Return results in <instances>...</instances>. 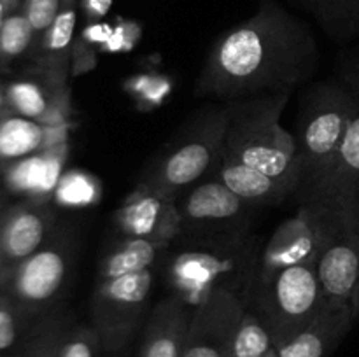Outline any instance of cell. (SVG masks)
Wrapping results in <instances>:
<instances>
[{"instance_id": "6da1fadb", "label": "cell", "mask_w": 359, "mask_h": 357, "mask_svg": "<svg viewBox=\"0 0 359 357\" xmlns=\"http://www.w3.org/2000/svg\"><path fill=\"white\" fill-rule=\"evenodd\" d=\"M319 49L300 18L273 0H262L249 20L217 37L198 74L195 94L235 102L290 93L314 77Z\"/></svg>"}, {"instance_id": "7a4b0ae2", "label": "cell", "mask_w": 359, "mask_h": 357, "mask_svg": "<svg viewBox=\"0 0 359 357\" xmlns=\"http://www.w3.org/2000/svg\"><path fill=\"white\" fill-rule=\"evenodd\" d=\"M259 251L251 234L231 240L177 238L161 262V272L172 296L189 308L221 290L241 294L249 301Z\"/></svg>"}, {"instance_id": "3957f363", "label": "cell", "mask_w": 359, "mask_h": 357, "mask_svg": "<svg viewBox=\"0 0 359 357\" xmlns=\"http://www.w3.org/2000/svg\"><path fill=\"white\" fill-rule=\"evenodd\" d=\"M290 93L226 102L224 160L241 161L277 178L300 184L302 164L293 133L280 125Z\"/></svg>"}, {"instance_id": "277c9868", "label": "cell", "mask_w": 359, "mask_h": 357, "mask_svg": "<svg viewBox=\"0 0 359 357\" xmlns=\"http://www.w3.org/2000/svg\"><path fill=\"white\" fill-rule=\"evenodd\" d=\"M228 121V108L221 102L196 111L154 158L137 184L177 200L189 188L209 178L223 156Z\"/></svg>"}, {"instance_id": "5b68a950", "label": "cell", "mask_w": 359, "mask_h": 357, "mask_svg": "<svg viewBox=\"0 0 359 357\" xmlns=\"http://www.w3.org/2000/svg\"><path fill=\"white\" fill-rule=\"evenodd\" d=\"M358 107V94L340 77L309 84L302 93L293 135L302 164L298 186L318 177L335 158Z\"/></svg>"}, {"instance_id": "8992f818", "label": "cell", "mask_w": 359, "mask_h": 357, "mask_svg": "<svg viewBox=\"0 0 359 357\" xmlns=\"http://www.w3.org/2000/svg\"><path fill=\"white\" fill-rule=\"evenodd\" d=\"M249 304L265 318L273 346L307 328L325 308V294L316 262L287 266L251 290Z\"/></svg>"}, {"instance_id": "52a82bcc", "label": "cell", "mask_w": 359, "mask_h": 357, "mask_svg": "<svg viewBox=\"0 0 359 357\" xmlns=\"http://www.w3.org/2000/svg\"><path fill=\"white\" fill-rule=\"evenodd\" d=\"M179 238L231 240L248 237L258 206L242 200L224 182L209 177L177 198Z\"/></svg>"}, {"instance_id": "ba28073f", "label": "cell", "mask_w": 359, "mask_h": 357, "mask_svg": "<svg viewBox=\"0 0 359 357\" xmlns=\"http://www.w3.org/2000/svg\"><path fill=\"white\" fill-rule=\"evenodd\" d=\"M154 282L156 270L97 282L90 315L105 354H118L133 338L147 310Z\"/></svg>"}, {"instance_id": "9c48e42d", "label": "cell", "mask_w": 359, "mask_h": 357, "mask_svg": "<svg viewBox=\"0 0 359 357\" xmlns=\"http://www.w3.org/2000/svg\"><path fill=\"white\" fill-rule=\"evenodd\" d=\"M340 79L346 80L359 98V69L347 65ZM293 200L298 206L325 212L359 205V107L339 153L318 177L298 186Z\"/></svg>"}, {"instance_id": "30bf717a", "label": "cell", "mask_w": 359, "mask_h": 357, "mask_svg": "<svg viewBox=\"0 0 359 357\" xmlns=\"http://www.w3.org/2000/svg\"><path fill=\"white\" fill-rule=\"evenodd\" d=\"M328 214V234L316 270L325 301L351 304L359 287V205Z\"/></svg>"}, {"instance_id": "8fae6325", "label": "cell", "mask_w": 359, "mask_h": 357, "mask_svg": "<svg viewBox=\"0 0 359 357\" xmlns=\"http://www.w3.org/2000/svg\"><path fill=\"white\" fill-rule=\"evenodd\" d=\"M328 226V212L312 206H298L297 214L280 223L259 251L258 270L251 290L266 282L279 270L318 261Z\"/></svg>"}, {"instance_id": "7c38bea8", "label": "cell", "mask_w": 359, "mask_h": 357, "mask_svg": "<svg viewBox=\"0 0 359 357\" xmlns=\"http://www.w3.org/2000/svg\"><path fill=\"white\" fill-rule=\"evenodd\" d=\"M245 307V296L221 290L193 308L182 357H230Z\"/></svg>"}, {"instance_id": "4fadbf2b", "label": "cell", "mask_w": 359, "mask_h": 357, "mask_svg": "<svg viewBox=\"0 0 359 357\" xmlns=\"http://www.w3.org/2000/svg\"><path fill=\"white\" fill-rule=\"evenodd\" d=\"M114 224L123 237L172 244L181 234L177 200L137 184L114 212Z\"/></svg>"}, {"instance_id": "5bb4252c", "label": "cell", "mask_w": 359, "mask_h": 357, "mask_svg": "<svg viewBox=\"0 0 359 357\" xmlns=\"http://www.w3.org/2000/svg\"><path fill=\"white\" fill-rule=\"evenodd\" d=\"M356 321L353 307L326 301L321 314L305 329L276 349L277 357H332Z\"/></svg>"}, {"instance_id": "9a60e30c", "label": "cell", "mask_w": 359, "mask_h": 357, "mask_svg": "<svg viewBox=\"0 0 359 357\" xmlns=\"http://www.w3.org/2000/svg\"><path fill=\"white\" fill-rule=\"evenodd\" d=\"M69 248H39L21 262L14 275V293L28 304H46L55 300L69 275Z\"/></svg>"}, {"instance_id": "2e32d148", "label": "cell", "mask_w": 359, "mask_h": 357, "mask_svg": "<svg viewBox=\"0 0 359 357\" xmlns=\"http://www.w3.org/2000/svg\"><path fill=\"white\" fill-rule=\"evenodd\" d=\"M191 312L172 294L158 301L146 322L137 357H182Z\"/></svg>"}, {"instance_id": "e0dca14e", "label": "cell", "mask_w": 359, "mask_h": 357, "mask_svg": "<svg viewBox=\"0 0 359 357\" xmlns=\"http://www.w3.org/2000/svg\"><path fill=\"white\" fill-rule=\"evenodd\" d=\"M210 177L224 182L242 200L258 209L280 205L287 198H293L298 188L294 182L286 178L272 177L241 161L224 160V158H221L219 164Z\"/></svg>"}, {"instance_id": "ac0fdd59", "label": "cell", "mask_w": 359, "mask_h": 357, "mask_svg": "<svg viewBox=\"0 0 359 357\" xmlns=\"http://www.w3.org/2000/svg\"><path fill=\"white\" fill-rule=\"evenodd\" d=\"M170 245V241L123 237L102 258L97 272V282L146 272V270H156V266H160L167 258Z\"/></svg>"}, {"instance_id": "d6986e66", "label": "cell", "mask_w": 359, "mask_h": 357, "mask_svg": "<svg viewBox=\"0 0 359 357\" xmlns=\"http://www.w3.org/2000/svg\"><path fill=\"white\" fill-rule=\"evenodd\" d=\"M49 216L42 210H18L2 230V254L18 266L41 248L48 234Z\"/></svg>"}, {"instance_id": "ffe728a7", "label": "cell", "mask_w": 359, "mask_h": 357, "mask_svg": "<svg viewBox=\"0 0 359 357\" xmlns=\"http://www.w3.org/2000/svg\"><path fill=\"white\" fill-rule=\"evenodd\" d=\"M76 23L77 0H62L58 14L41 42L48 69L51 72V79L60 86H65L67 79H69Z\"/></svg>"}, {"instance_id": "44dd1931", "label": "cell", "mask_w": 359, "mask_h": 357, "mask_svg": "<svg viewBox=\"0 0 359 357\" xmlns=\"http://www.w3.org/2000/svg\"><path fill=\"white\" fill-rule=\"evenodd\" d=\"M307 6L333 41L359 34V0H307Z\"/></svg>"}, {"instance_id": "7402d4cb", "label": "cell", "mask_w": 359, "mask_h": 357, "mask_svg": "<svg viewBox=\"0 0 359 357\" xmlns=\"http://www.w3.org/2000/svg\"><path fill=\"white\" fill-rule=\"evenodd\" d=\"M273 350L276 346L265 318L248 303L235 331L230 357H266Z\"/></svg>"}, {"instance_id": "603a6c76", "label": "cell", "mask_w": 359, "mask_h": 357, "mask_svg": "<svg viewBox=\"0 0 359 357\" xmlns=\"http://www.w3.org/2000/svg\"><path fill=\"white\" fill-rule=\"evenodd\" d=\"M44 140V130L34 119L9 118L0 122V156L21 158L39 149Z\"/></svg>"}, {"instance_id": "cb8c5ba5", "label": "cell", "mask_w": 359, "mask_h": 357, "mask_svg": "<svg viewBox=\"0 0 359 357\" xmlns=\"http://www.w3.org/2000/svg\"><path fill=\"white\" fill-rule=\"evenodd\" d=\"M105 354L97 329L91 324L65 328L60 336L55 357H102Z\"/></svg>"}, {"instance_id": "d4e9b609", "label": "cell", "mask_w": 359, "mask_h": 357, "mask_svg": "<svg viewBox=\"0 0 359 357\" xmlns=\"http://www.w3.org/2000/svg\"><path fill=\"white\" fill-rule=\"evenodd\" d=\"M35 34L25 13H14L0 23V52L7 58H16L30 48Z\"/></svg>"}, {"instance_id": "484cf974", "label": "cell", "mask_w": 359, "mask_h": 357, "mask_svg": "<svg viewBox=\"0 0 359 357\" xmlns=\"http://www.w3.org/2000/svg\"><path fill=\"white\" fill-rule=\"evenodd\" d=\"M7 98H9L14 111L20 112L23 118H42L49 111L48 97L42 91V88L39 84L30 83V80H21V83L13 84L7 91Z\"/></svg>"}, {"instance_id": "4316f807", "label": "cell", "mask_w": 359, "mask_h": 357, "mask_svg": "<svg viewBox=\"0 0 359 357\" xmlns=\"http://www.w3.org/2000/svg\"><path fill=\"white\" fill-rule=\"evenodd\" d=\"M60 4L62 0H25L23 13L30 21L34 34L41 37V42L58 14Z\"/></svg>"}, {"instance_id": "83f0119b", "label": "cell", "mask_w": 359, "mask_h": 357, "mask_svg": "<svg viewBox=\"0 0 359 357\" xmlns=\"http://www.w3.org/2000/svg\"><path fill=\"white\" fill-rule=\"evenodd\" d=\"M20 335V322L11 308L0 307V354L13 349Z\"/></svg>"}, {"instance_id": "f1b7e54d", "label": "cell", "mask_w": 359, "mask_h": 357, "mask_svg": "<svg viewBox=\"0 0 359 357\" xmlns=\"http://www.w3.org/2000/svg\"><path fill=\"white\" fill-rule=\"evenodd\" d=\"M65 331L62 322H55L41 332V357H55L56 346H58L60 336Z\"/></svg>"}, {"instance_id": "f546056e", "label": "cell", "mask_w": 359, "mask_h": 357, "mask_svg": "<svg viewBox=\"0 0 359 357\" xmlns=\"http://www.w3.org/2000/svg\"><path fill=\"white\" fill-rule=\"evenodd\" d=\"M28 357H41V335L35 338V342L28 349Z\"/></svg>"}, {"instance_id": "4dcf8cb0", "label": "cell", "mask_w": 359, "mask_h": 357, "mask_svg": "<svg viewBox=\"0 0 359 357\" xmlns=\"http://www.w3.org/2000/svg\"><path fill=\"white\" fill-rule=\"evenodd\" d=\"M351 307H353V314H354V317L359 318V287H358L356 294H354L353 303H351Z\"/></svg>"}, {"instance_id": "1f68e13d", "label": "cell", "mask_w": 359, "mask_h": 357, "mask_svg": "<svg viewBox=\"0 0 359 357\" xmlns=\"http://www.w3.org/2000/svg\"><path fill=\"white\" fill-rule=\"evenodd\" d=\"M2 105H4V93L0 91V108H2Z\"/></svg>"}, {"instance_id": "d6a6232c", "label": "cell", "mask_w": 359, "mask_h": 357, "mask_svg": "<svg viewBox=\"0 0 359 357\" xmlns=\"http://www.w3.org/2000/svg\"><path fill=\"white\" fill-rule=\"evenodd\" d=\"M266 357H277V356H276V350H273V352H270Z\"/></svg>"}, {"instance_id": "836d02e7", "label": "cell", "mask_w": 359, "mask_h": 357, "mask_svg": "<svg viewBox=\"0 0 359 357\" xmlns=\"http://www.w3.org/2000/svg\"><path fill=\"white\" fill-rule=\"evenodd\" d=\"M23 357H28V350H27V356H23Z\"/></svg>"}]
</instances>
